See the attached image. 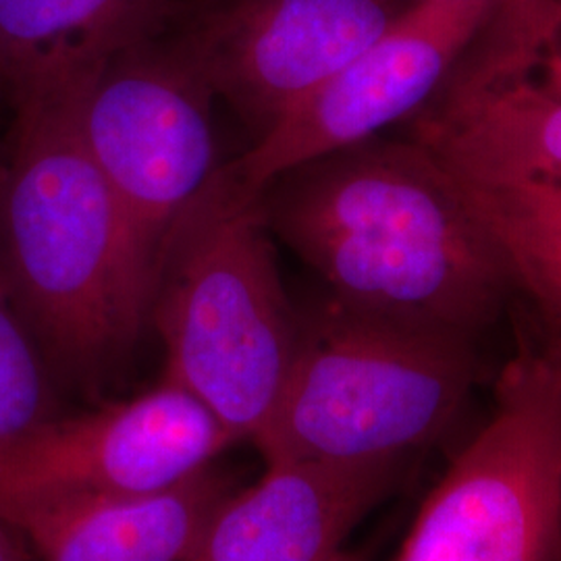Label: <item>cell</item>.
<instances>
[{"mask_svg":"<svg viewBox=\"0 0 561 561\" xmlns=\"http://www.w3.org/2000/svg\"><path fill=\"white\" fill-rule=\"evenodd\" d=\"M262 219L331 298L472 337L514 285L497 243L433 150L362 141L300 164L256 194Z\"/></svg>","mask_w":561,"mask_h":561,"instance_id":"1","label":"cell"},{"mask_svg":"<svg viewBox=\"0 0 561 561\" xmlns=\"http://www.w3.org/2000/svg\"><path fill=\"white\" fill-rule=\"evenodd\" d=\"M83 80L11 99L15 127L0 164V273L44 354L90 373L136 341L154 279L81 141L76 104Z\"/></svg>","mask_w":561,"mask_h":561,"instance_id":"2","label":"cell"},{"mask_svg":"<svg viewBox=\"0 0 561 561\" xmlns=\"http://www.w3.org/2000/svg\"><path fill=\"white\" fill-rule=\"evenodd\" d=\"M259 202L227 167L162 245L150 312L180 382L238 439L273 416L298 350L300 319L275 264Z\"/></svg>","mask_w":561,"mask_h":561,"instance_id":"3","label":"cell"},{"mask_svg":"<svg viewBox=\"0 0 561 561\" xmlns=\"http://www.w3.org/2000/svg\"><path fill=\"white\" fill-rule=\"evenodd\" d=\"M477 375L472 337L329 300L300 319L279 403L252 439L264 461H405L437 442Z\"/></svg>","mask_w":561,"mask_h":561,"instance_id":"4","label":"cell"},{"mask_svg":"<svg viewBox=\"0 0 561 561\" xmlns=\"http://www.w3.org/2000/svg\"><path fill=\"white\" fill-rule=\"evenodd\" d=\"M396 561H561V335L505 364L493 414L431 491Z\"/></svg>","mask_w":561,"mask_h":561,"instance_id":"5","label":"cell"},{"mask_svg":"<svg viewBox=\"0 0 561 561\" xmlns=\"http://www.w3.org/2000/svg\"><path fill=\"white\" fill-rule=\"evenodd\" d=\"M215 92L173 41L127 48L81 81L78 129L148 273L187 206L217 175Z\"/></svg>","mask_w":561,"mask_h":561,"instance_id":"6","label":"cell"},{"mask_svg":"<svg viewBox=\"0 0 561 561\" xmlns=\"http://www.w3.org/2000/svg\"><path fill=\"white\" fill-rule=\"evenodd\" d=\"M503 0H428L408 4L377 41L275 121L227 164L256 198L283 173L379 138L439 96L461 60L502 15Z\"/></svg>","mask_w":561,"mask_h":561,"instance_id":"7","label":"cell"},{"mask_svg":"<svg viewBox=\"0 0 561 561\" xmlns=\"http://www.w3.org/2000/svg\"><path fill=\"white\" fill-rule=\"evenodd\" d=\"M236 443L194 393L162 377L131 400L55 416L0 454V503L161 493L208 470Z\"/></svg>","mask_w":561,"mask_h":561,"instance_id":"8","label":"cell"},{"mask_svg":"<svg viewBox=\"0 0 561 561\" xmlns=\"http://www.w3.org/2000/svg\"><path fill=\"white\" fill-rule=\"evenodd\" d=\"M408 0H198L171 41L259 136L393 23Z\"/></svg>","mask_w":561,"mask_h":561,"instance_id":"9","label":"cell"},{"mask_svg":"<svg viewBox=\"0 0 561 561\" xmlns=\"http://www.w3.org/2000/svg\"><path fill=\"white\" fill-rule=\"evenodd\" d=\"M401 463L268 461L259 482L215 507L190 561H329Z\"/></svg>","mask_w":561,"mask_h":561,"instance_id":"10","label":"cell"},{"mask_svg":"<svg viewBox=\"0 0 561 561\" xmlns=\"http://www.w3.org/2000/svg\"><path fill=\"white\" fill-rule=\"evenodd\" d=\"M414 140L456 173L561 187V94L530 73L461 60L439 96L414 117Z\"/></svg>","mask_w":561,"mask_h":561,"instance_id":"11","label":"cell"},{"mask_svg":"<svg viewBox=\"0 0 561 561\" xmlns=\"http://www.w3.org/2000/svg\"><path fill=\"white\" fill-rule=\"evenodd\" d=\"M229 493L208 468L140 497H21L0 503V518L36 561H190Z\"/></svg>","mask_w":561,"mask_h":561,"instance_id":"12","label":"cell"},{"mask_svg":"<svg viewBox=\"0 0 561 561\" xmlns=\"http://www.w3.org/2000/svg\"><path fill=\"white\" fill-rule=\"evenodd\" d=\"M171 0H0V85L9 99L83 80L159 36Z\"/></svg>","mask_w":561,"mask_h":561,"instance_id":"13","label":"cell"},{"mask_svg":"<svg viewBox=\"0 0 561 561\" xmlns=\"http://www.w3.org/2000/svg\"><path fill=\"white\" fill-rule=\"evenodd\" d=\"M451 175L497 243L514 285L539 304L561 335V187L456 171Z\"/></svg>","mask_w":561,"mask_h":561,"instance_id":"14","label":"cell"},{"mask_svg":"<svg viewBox=\"0 0 561 561\" xmlns=\"http://www.w3.org/2000/svg\"><path fill=\"white\" fill-rule=\"evenodd\" d=\"M55 416L41 341L0 273V454Z\"/></svg>","mask_w":561,"mask_h":561,"instance_id":"15","label":"cell"},{"mask_svg":"<svg viewBox=\"0 0 561 561\" xmlns=\"http://www.w3.org/2000/svg\"><path fill=\"white\" fill-rule=\"evenodd\" d=\"M428 2V0H408ZM561 23L560 0H503L502 15L493 21V27L516 42H526L545 50V46L556 36Z\"/></svg>","mask_w":561,"mask_h":561,"instance_id":"16","label":"cell"},{"mask_svg":"<svg viewBox=\"0 0 561 561\" xmlns=\"http://www.w3.org/2000/svg\"><path fill=\"white\" fill-rule=\"evenodd\" d=\"M541 65L542 85L556 94H561V50L542 57Z\"/></svg>","mask_w":561,"mask_h":561,"instance_id":"17","label":"cell"},{"mask_svg":"<svg viewBox=\"0 0 561 561\" xmlns=\"http://www.w3.org/2000/svg\"><path fill=\"white\" fill-rule=\"evenodd\" d=\"M18 535L0 518V561H25Z\"/></svg>","mask_w":561,"mask_h":561,"instance_id":"18","label":"cell"},{"mask_svg":"<svg viewBox=\"0 0 561 561\" xmlns=\"http://www.w3.org/2000/svg\"><path fill=\"white\" fill-rule=\"evenodd\" d=\"M329 561H362L360 556H356V553H350V551H345V549H341L337 551L333 558Z\"/></svg>","mask_w":561,"mask_h":561,"instance_id":"19","label":"cell"},{"mask_svg":"<svg viewBox=\"0 0 561 561\" xmlns=\"http://www.w3.org/2000/svg\"><path fill=\"white\" fill-rule=\"evenodd\" d=\"M0 90H2V85H0Z\"/></svg>","mask_w":561,"mask_h":561,"instance_id":"20","label":"cell"}]
</instances>
